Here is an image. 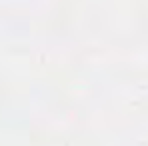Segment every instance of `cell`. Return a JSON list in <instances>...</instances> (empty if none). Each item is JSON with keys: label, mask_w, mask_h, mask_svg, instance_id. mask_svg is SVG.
Masks as SVG:
<instances>
[]
</instances>
